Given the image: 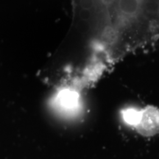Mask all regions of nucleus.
Returning <instances> with one entry per match:
<instances>
[{
    "label": "nucleus",
    "mask_w": 159,
    "mask_h": 159,
    "mask_svg": "<svg viewBox=\"0 0 159 159\" xmlns=\"http://www.w3.org/2000/svg\"><path fill=\"white\" fill-rule=\"evenodd\" d=\"M122 117L125 122L145 136H152L159 132L158 109L151 107L142 110L126 109L122 111Z\"/></svg>",
    "instance_id": "f03ea898"
},
{
    "label": "nucleus",
    "mask_w": 159,
    "mask_h": 159,
    "mask_svg": "<svg viewBox=\"0 0 159 159\" xmlns=\"http://www.w3.org/2000/svg\"><path fill=\"white\" fill-rule=\"evenodd\" d=\"M71 20L45 63L52 80L81 93L131 53L159 39V0H70Z\"/></svg>",
    "instance_id": "f257e3e1"
}]
</instances>
